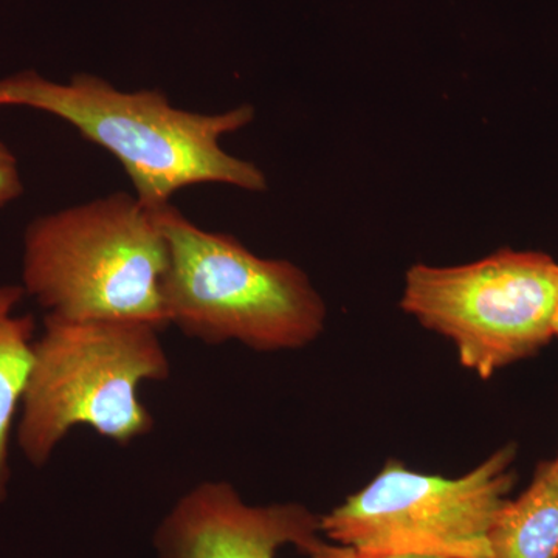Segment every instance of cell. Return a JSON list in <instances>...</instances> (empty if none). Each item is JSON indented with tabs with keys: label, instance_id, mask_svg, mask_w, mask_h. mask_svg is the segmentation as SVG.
Here are the masks:
<instances>
[{
	"label": "cell",
	"instance_id": "1",
	"mask_svg": "<svg viewBox=\"0 0 558 558\" xmlns=\"http://www.w3.org/2000/svg\"><path fill=\"white\" fill-rule=\"evenodd\" d=\"M24 106L64 120L87 142L108 150L131 179L135 196L149 208L170 204L178 191L220 183L264 191V172L231 156L220 140L248 126V105L219 113L174 108L160 90L121 92L90 73L54 83L35 70L0 80V108Z\"/></svg>",
	"mask_w": 558,
	"mask_h": 558
},
{
	"label": "cell",
	"instance_id": "2",
	"mask_svg": "<svg viewBox=\"0 0 558 558\" xmlns=\"http://www.w3.org/2000/svg\"><path fill=\"white\" fill-rule=\"evenodd\" d=\"M160 336L149 323L46 315L16 424L28 464L46 468L76 427L121 447L148 436L156 421L140 388L171 376Z\"/></svg>",
	"mask_w": 558,
	"mask_h": 558
},
{
	"label": "cell",
	"instance_id": "3",
	"mask_svg": "<svg viewBox=\"0 0 558 558\" xmlns=\"http://www.w3.org/2000/svg\"><path fill=\"white\" fill-rule=\"evenodd\" d=\"M170 252L153 208L119 193L28 223L22 282L47 315L170 326L163 281Z\"/></svg>",
	"mask_w": 558,
	"mask_h": 558
},
{
	"label": "cell",
	"instance_id": "4",
	"mask_svg": "<svg viewBox=\"0 0 558 558\" xmlns=\"http://www.w3.org/2000/svg\"><path fill=\"white\" fill-rule=\"evenodd\" d=\"M153 211L170 252L165 312L183 336L259 352L306 348L322 336L325 301L296 264L260 258L231 234L191 222L171 202Z\"/></svg>",
	"mask_w": 558,
	"mask_h": 558
},
{
	"label": "cell",
	"instance_id": "5",
	"mask_svg": "<svg viewBox=\"0 0 558 558\" xmlns=\"http://www.w3.org/2000/svg\"><path fill=\"white\" fill-rule=\"evenodd\" d=\"M400 307L454 344L459 363L487 380L548 347L558 310V263L501 248L454 267L414 264Z\"/></svg>",
	"mask_w": 558,
	"mask_h": 558
},
{
	"label": "cell",
	"instance_id": "6",
	"mask_svg": "<svg viewBox=\"0 0 558 558\" xmlns=\"http://www.w3.org/2000/svg\"><path fill=\"white\" fill-rule=\"evenodd\" d=\"M515 458L510 444L461 478L389 459L362 490L319 517V531L363 556L492 558L488 532L515 484Z\"/></svg>",
	"mask_w": 558,
	"mask_h": 558
},
{
	"label": "cell",
	"instance_id": "7",
	"mask_svg": "<svg viewBox=\"0 0 558 558\" xmlns=\"http://www.w3.org/2000/svg\"><path fill=\"white\" fill-rule=\"evenodd\" d=\"M319 517L299 502L253 506L227 481H204L183 494L154 532L156 558H278L306 553Z\"/></svg>",
	"mask_w": 558,
	"mask_h": 558
},
{
	"label": "cell",
	"instance_id": "8",
	"mask_svg": "<svg viewBox=\"0 0 558 558\" xmlns=\"http://www.w3.org/2000/svg\"><path fill=\"white\" fill-rule=\"evenodd\" d=\"M492 558H558V469L538 462L531 484L499 509L488 532Z\"/></svg>",
	"mask_w": 558,
	"mask_h": 558
},
{
	"label": "cell",
	"instance_id": "9",
	"mask_svg": "<svg viewBox=\"0 0 558 558\" xmlns=\"http://www.w3.org/2000/svg\"><path fill=\"white\" fill-rule=\"evenodd\" d=\"M21 284H0V505L10 497V440L35 363V318L17 315Z\"/></svg>",
	"mask_w": 558,
	"mask_h": 558
},
{
	"label": "cell",
	"instance_id": "10",
	"mask_svg": "<svg viewBox=\"0 0 558 558\" xmlns=\"http://www.w3.org/2000/svg\"><path fill=\"white\" fill-rule=\"evenodd\" d=\"M24 193L17 159L9 146L0 140V208L20 199Z\"/></svg>",
	"mask_w": 558,
	"mask_h": 558
},
{
	"label": "cell",
	"instance_id": "11",
	"mask_svg": "<svg viewBox=\"0 0 558 558\" xmlns=\"http://www.w3.org/2000/svg\"><path fill=\"white\" fill-rule=\"evenodd\" d=\"M307 558H438L428 556H363L349 546L318 538L310 549L304 553Z\"/></svg>",
	"mask_w": 558,
	"mask_h": 558
},
{
	"label": "cell",
	"instance_id": "12",
	"mask_svg": "<svg viewBox=\"0 0 558 558\" xmlns=\"http://www.w3.org/2000/svg\"><path fill=\"white\" fill-rule=\"evenodd\" d=\"M554 333H556V337H558V310L556 315V322H554Z\"/></svg>",
	"mask_w": 558,
	"mask_h": 558
},
{
	"label": "cell",
	"instance_id": "13",
	"mask_svg": "<svg viewBox=\"0 0 558 558\" xmlns=\"http://www.w3.org/2000/svg\"><path fill=\"white\" fill-rule=\"evenodd\" d=\"M554 462H556V465H557V469H558V454H557V458L554 459Z\"/></svg>",
	"mask_w": 558,
	"mask_h": 558
}]
</instances>
